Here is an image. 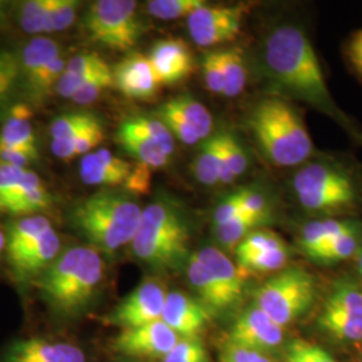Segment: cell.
I'll list each match as a JSON object with an SVG mask.
<instances>
[{
    "mask_svg": "<svg viewBox=\"0 0 362 362\" xmlns=\"http://www.w3.org/2000/svg\"><path fill=\"white\" fill-rule=\"evenodd\" d=\"M263 61L267 74L281 90L348 125L327 88L320 58L302 28L276 27L266 39Z\"/></svg>",
    "mask_w": 362,
    "mask_h": 362,
    "instance_id": "6da1fadb",
    "label": "cell"
},
{
    "mask_svg": "<svg viewBox=\"0 0 362 362\" xmlns=\"http://www.w3.org/2000/svg\"><path fill=\"white\" fill-rule=\"evenodd\" d=\"M104 274V259L100 251L89 245L69 247L39 275L37 287L52 310L74 317L93 302Z\"/></svg>",
    "mask_w": 362,
    "mask_h": 362,
    "instance_id": "7a4b0ae2",
    "label": "cell"
},
{
    "mask_svg": "<svg viewBox=\"0 0 362 362\" xmlns=\"http://www.w3.org/2000/svg\"><path fill=\"white\" fill-rule=\"evenodd\" d=\"M144 208L128 192L104 189L81 200L70 211L73 227L101 254L132 245Z\"/></svg>",
    "mask_w": 362,
    "mask_h": 362,
    "instance_id": "3957f363",
    "label": "cell"
},
{
    "mask_svg": "<svg viewBox=\"0 0 362 362\" xmlns=\"http://www.w3.org/2000/svg\"><path fill=\"white\" fill-rule=\"evenodd\" d=\"M189 242L191 227L184 208L163 196L144 208L132 251L151 269L173 270L189 258Z\"/></svg>",
    "mask_w": 362,
    "mask_h": 362,
    "instance_id": "277c9868",
    "label": "cell"
},
{
    "mask_svg": "<svg viewBox=\"0 0 362 362\" xmlns=\"http://www.w3.org/2000/svg\"><path fill=\"white\" fill-rule=\"evenodd\" d=\"M248 127L260 152L276 167H296L310 157L313 141L306 125L296 107L282 98L259 101Z\"/></svg>",
    "mask_w": 362,
    "mask_h": 362,
    "instance_id": "5b68a950",
    "label": "cell"
},
{
    "mask_svg": "<svg viewBox=\"0 0 362 362\" xmlns=\"http://www.w3.org/2000/svg\"><path fill=\"white\" fill-rule=\"evenodd\" d=\"M293 188L299 204L320 215L349 212L362 200L358 179L349 169L334 163H311L299 169Z\"/></svg>",
    "mask_w": 362,
    "mask_h": 362,
    "instance_id": "8992f818",
    "label": "cell"
},
{
    "mask_svg": "<svg viewBox=\"0 0 362 362\" xmlns=\"http://www.w3.org/2000/svg\"><path fill=\"white\" fill-rule=\"evenodd\" d=\"M133 0H97L88 7L82 27L91 42L113 52H132L145 31Z\"/></svg>",
    "mask_w": 362,
    "mask_h": 362,
    "instance_id": "52a82bcc",
    "label": "cell"
},
{
    "mask_svg": "<svg viewBox=\"0 0 362 362\" xmlns=\"http://www.w3.org/2000/svg\"><path fill=\"white\" fill-rule=\"evenodd\" d=\"M315 297L317 285L310 272L290 267L259 287L254 294V305L285 327L310 310Z\"/></svg>",
    "mask_w": 362,
    "mask_h": 362,
    "instance_id": "ba28073f",
    "label": "cell"
},
{
    "mask_svg": "<svg viewBox=\"0 0 362 362\" xmlns=\"http://www.w3.org/2000/svg\"><path fill=\"white\" fill-rule=\"evenodd\" d=\"M318 325L341 342L362 341V290L348 279L336 282L325 299Z\"/></svg>",
    "mask_w": 362,
    "mask_h": 362,
    "instance_id": "9c48e42d",
    "label": "cell"
},
{
    "mask_svg": "<svg viewBox=\"0 0 362 362\" xmlns=\"http://www.w3.org/2000/svg\"><path fill=\"white\" fill-rule=\"evenodd\" d=\"M248 13L246 4L203 6L188 18V31L194 43L212 47L231 42L240 33Z\"/></svg>",
    "mask_w": 362,
    "mask_h": 362,
    "instance_id": "30bf717a",
    "label": "cell"
},
{
    "mask_svg": "<svg viewBox=\"0 0 362 362\" xmlns=\"http://www.w3.org/2000/svg\"><path fill=\"white\" fill-rule=\"evenodd\" d=\"M167 294L160 281L148 278L117 305L107 317V322L122 330L160 321Z\"/></svg>",
    "mask_w": 362,
    "mask_h": 362,
    "instance_id": "8fae6325",
    "label": "cell"
},
{
    "mask_svg": "<svg viewBox=\"0 0 362 362\" xmlns=\"http://www.w3.org/2000/svg\"><path fill=\"white\" fill-rule=\"evenodd\" d=\"M284 339L285 327L272 321L257 305H252L235 320L228 344L264 354V351L278 348Z\"/></svg>",
    "mask_w": 362,
    "mask_h": 362,
    "instance_id": "7c38bea8",
    "label": "cell"
},
{
    "mask_svg": "<svg viewBox=\"0 0 362 362\" xmlns=\"http://www.w3.org/2000/svg\"><path fill=\"white\" fill-rule=\"evenodd\" d=\"M177 336L163 320L132 329H122L115 338L118 353L139 358H164L176 346Z\"/></svg>",
    "mask_w": 362,
    "mask_h": 362,
    "instance_id": "4fadbf2b",
    "label": "cell"
},
{
    "mask_svg": "<svg viewBox=\"0 0 362 362\" xmlns=\"http://www.w3.org/2000/svg\"><path fill=\"white\" fill-rule=\"evenodd\" d=\"M115 88L130 100L151 101L161 86L148 57L130 52L113 67Z\"/></svg>",
    "mask_w": 362,
    "mask_h": 362,
    "instance_id": "5bb4252c",
    "label": "cell"
},
{
    "mask_svg": "<svg viewBox=\"0 0 362 362\" xmlns=\"http://www.w3.org/2000/svg\"><path fill=\"white\" fill-rule=\"evenodd\" d=\"M211 317V311L197 298L170 291L167 294L161 320L180 338H196L207 327Z\"/></svg>",
    "mask_w": 362,
    "mask_h": 362,
    "instance_id": "9a60e30c",
    "label": "cell"
},
{
    "mask_svg": "<svg viewBox=\"0 0 362 362\" xmlns=\"http://www.w3.org/2000/svg\"><path fill=\"white\" fill-rule=\"evenodd\" d=\"M148 59L160 85H176L191 76L194 59L181 39H161L152 46Z\"/></svg>",
    "mask_w": 362,
    "mask_h": 362,
    "instance_id": "2e32d148",
    "label": "cell"
},
{
    "mask_svg": "<svg viewBox=\"0 0 362 362\" xmlns=\"http://www.w3.org/2000/svg\"><path fill=\"white\" fill-rule=\"evenodd\" d=\"M133 167L112 151L101 148L81 158L79 177L88 185L113 188L127 184Z\"/></svg>",
    "mask_w": 362,
    "mask_h": 362,
    "instance_id": "e0dca14e",
    "label": "cell"
},
{
    "mask_svg": "<svg viewBox=\"0 0 362 362\" xmlns=\"http://www.w3.org/2000/svg\"><path fill=\"white\" fill-rule=\"evenodd\" d=\"M4 362H86V356L81 348L67 342L30 338L13 344Z\"/></svg>",
    "mask_w": 362,
    "mask_h": 362,
    "instance_id": "ac0fdd59",
    "label": "cell"
},
{
    "mask_svg": "<svg viewBox=\"0 0 362 362\" xmlns=\"http://www.w3.org/2000/svg\"><path fill=\"white\" fill-rule=\"evenodd\" d=\"M194 254L211 272L219 286L220 291L233 309L242 300L245 294V274L216 247H203Z\"/></svg>",
    "mask_w": 362,
    "mask_h": 362,
    "instance_id": "d6986e66",
    "label": "cell"
},
{
    "mask_svg": "<svg viewBox=\"0 0 362 362\" xmlns=\"http://www.w3.org/2000/svg\"><path fill=\"white\" fill-rule=\"evenodd\" d=\"M61 252L62 240L52 227L37 243L13 258H8V263L19 279L38 278L42 272L50 267Z\"/></svg>",
    "mask_w": 362,
    "mask_h": 362,
    "instance_id": "ffe728a7",
    "label": "cell"
},
{
    "mask_svg": "<svg viewBox=\"0 0 362 362\" xmlns=\"http://www.w3.org/2000/svg\"><path fill=\"white\" fill-rule=\"evenodd\" d=\"M31 117V106L26 103L10 107L0 129V149L26 151L39 155L38 140Z\"/></svg>",
    "mask_w": 362,
    "mask_h": 362,
    "instance_id": "44dd1931",
    "label": "cell"
},
{
    "mask_svg": "<svg viewBox=\"0 0 362 362\" xmlns=\"http://www.w3.org/2000/svg\"><path fill=\"white\" fill-rule=\"evenodd\" d=\"M64 54L62 46L46 35L30 39L19 55L21 81L25 91L35 82L45 67Z\"/></svg>",
    "mask_w": 362,
    "mask_h": 362,
    "instance_id": "7402d4cb",
    "label": "cell"
},
{
    "mask_svg": "<svg viewBox=\"0 0 362 362\" xmlns=\"http://www.w3.org/2000/svg\"><path fill=\"white\" fill-rule=\"evenodd\" d=\"M106 66L109 65L97 52H81L74 55L67 61L65 73L57 83L55 94L73 100L83 83Z\"/></svg>",
    "mask_w": 362,
    "mask_h": 362,
    "instance_id": "603a6c76",
    "label": "cell"
},
{
    "mask_svg": "<svg viewBox=\"0 0 362 362\" xmlns=\"http://www.w3.org/2000/svg\"><path fill=\"white\" fill-rule=\"evenodd\" d=\"M116 141L133 156L139 164L148 168H165L170 161V156L158 144L130 129L124 122H121L117 129Z\"/></svg>",
    "mask_w": 362,
    "mask_h": 362,
    "instance_id": "cb8c5ba5",
    "label": "cell"
},
{
    "mask_svg": "<svg viewBox=\"0 0 362 362\" xmlns=\"http://www.w3.org/2000/svg\"><path fill=\"white\" fill-rule=\"evenodd\" d=\"M187 276L189 285L197 294V299L211 311L212 315L231 309L223 293L220 291L216 281L194 252L187 260Z\"/></svg>",
    "mask_w": 362,
    "mask_h": 362,
    "instance_id": "d4e9b609",
    "label": "cell"
},
{
    "mask_svg": "<svg viewBox=\"0 0 362 362\" xmlns=\"http://www.w3.org/2000/svg\"><path fill=\"white\" fill-rule=\"evenodd\" d=\"M50 228H52V221L45 215H31L13 220L6 233L7 258H13L37 243Z\"/></svg>",
    "mask_w": 362,
    "mask_h": 362,
    "instance_id": "484cf974",
    "label": "cell"
},
{
    "mask_svg": "<svg viewBox=\"0 0 362 362\" xmlns=\"http://www.w3.org/2000/svg\"><path fill=\"white\" fill-rule=\"evenodd\" d=\"M358 226L349 220L324 219L308 223L302 233L299 245L305 254L329 245L344 233L357 231Z\"/></svg>",
    "mask_w": 362,
    "mask_h": 362,
    "instance_id": "4316f807",
    "label": "cell"
},
{
    "mask_svg": "<svg viewBox=\"0 0 362 362\" xmlns=\"http://www.w3.org/2000/svg\"><path fill=\"white\" fill-rule=\"evenodd\" d=\"M42 184L45 182L34 170L0 163V214H4L18 196Z\"/></svg>",
    "mask_w": 362,
    "mask_h": 362,
    "instance_id": "83f0119b",
    "label": "cell"
},
{
    "mask_svg": "<svg viewBox=\"0 0 362 362\" xmlns=\"http://www.w3.org/2000/svg\"><path fill=\"white\" fill-rule=\"evenodd\" d=\"M105 129L103 121L100 119L88 129L82 130L71 139L58 140L50 143L52 155L64 161H71L79 156H86L97 151V148L104 143Z\"/></svg>",
    "mask_w": 362,
    "mask_h": 362,
    "instance_id": "f1b7e54d",
    "label": "cell"
},
{
    "mask_svg": "<svg viewBox=\"0 0 362 362\" xmlns=\"http://www.w3.org/2000/svg\"><path fill=\"white\" fill-rule=\"evenodd\" d=\"M248 168L242 144L230 132H220V184H231Z\"/></svg>",
    "mask_w": 362,
    "mask_h": 362,
    "instance_id": "f546056e",
    "label": "cell"
},
{
    "mask_svg": "<svg viewBox=\"0 0 362 362\" xmlns=\"http://www.w3.org/2000/svg\"><path fill=\"white\" fill-rule=\"evenodd\" d=\"M165 104L168 105L170 109H173L179 116L182 117L197 132L202 141L212 136V116L202 103H199L189 95H179L170 98Z\"/></svg>",
    "mask_w": 362,
    "mask_h": 362,
    "instance_id": "4dcf8cb0",
    "label": "cell"
},
{
    "mask_svg": "<svg viewBox=\"0 0 362 362\" xmlns=\"http://www.w3.org/2000/svg\"><path fill=\"white\" fill-rule=\"evenodd\" d=\"M194 176L203 185L220 182V132L204 140L194 163Z\"/></svg>",
    "mask_w": 362,
    "mask_h": 362,
    "instance_id": "1f68e13d",
    "label": "cell"
},
{
    "mask_svg": "<svg viewBox=\"0 0 362 362\" xmlns=\"http://www.w3.org/2000/svg\"><path fill=\"white\" fill-rule=\"evenodd\" d=\"M220 61L223 69V95L238 97L246 86V65L245 57L239 47L220 50Z\"/></svg>",
    "mask_w": 362,
    "mask_h": 362,
    "instance_id": "d6a6232c",
    "label": "cell"
},
{
    "mask_svg": "<svg viewBox=\"0 0 362 362\" xmlns=\"http://www.w3.org/2000/svg\"><path fill=\"white\" fill-rule=\"evenodd\" d=\"M269 216L242 214L238 218L230 220L221 226L215 227L216 239L221 246L230 250H236L247 236L252 231L258 230L259 226L266 223Z\"/></svg>",
    "mask_w": 362,
    "mask_h": 362,
    "instance_id": "836d02e7",
    "label": "cell"
},
{
    "mask_svg": "<svg viewBox=\"0 0 362 362\" xmlns=\"http://www.w3.org/2000/svg\"><path fill=\"white\" fill-rule=\"evenodd\" d=\"M16 19L22 31L28 35L43 37L50 34L49 0H26L19 3Z\"/></svg>",
    "mask_w": 362,
    "mask_h": 362,
    "instance_id": "e575fe53",
    "label": "cell"
},
{
    "mask_svg": "<svg viewBox=\"0 0 362 362\" xmlns=\"http://www.w3.org/2000/svg\"><path fill=\"white\" fill-rule=\"evenodd\" d=\"M101 118L89 110H74L66 112L55 117L50 124L49 134L52 141L67 140L74 137L82 130L88 129Z\"/></svg>",
    "mask_w": 362,
    "mask_h": 362,
    "instance_id": "d590c367",
    "label": "cell"
},
{
    "mask_svg": "<svg viewBox=\"0 0 362 362\" xmlns=\"http://www.w3.org/2000/svg\"><path fill=\"white\" fill-rule=\"evenodd\" d=\"M130 129L143 134L145 137L158 144L170 157L176 151V143L173 134L157 117L134 116L128 117L122 121Z\"/></svg>",
    "mask_w": 362,
    "mask_h": 362,
    "instance_id": "8d00e7d4",
    "label": "cell"
},
{
    "mask_svg": "<svg viewBox=\"0 0 362 362\" xmlns=\"http://www.w3.org/2000/svg\"><path fill=\"white\" fill-rule=\"evenodd\" d=\"M358 245H360V239H358V230H357V231L344 233L336 238L333 242H330L329 245L321 247L315 251H311L306 255L320 263H337L358 254L360 251Z\"/></svg>",
    "mask_w": 362,
    "mask_h": 362,
    "instance_id": "74e56055",
    "label": "cell"
},
{
    "mask_svg": "<svg viewBox=\"0 0 362 362\" xmlns=\"http://www.w3.org/2000/svg\"><path fill=\"white\" fill-rule=\"evenodd\" d=\"M206 4L204 0H151L146 3V11L160 21H177L188 19Z\"/></svg>",
    "mask_w": 362,
    "mask_h": 362,
    "instance_id": "f35d334b",
    "label": "cell"
},
{
    "mask_svg": "<svg viewBox=\"0 0 362 362\" xmlns=\"http://www.w3.org/2000/svg\"><path fill=\"white\" fill-rule=\"evenodd\" d=\"M287 260H288V248L287 246L279 247V248L262 251L247 258L239 259L238 267L243 274L279 272L285 267Z\"/></svg>",
    "mask_w": 362,
    "mask_h": 362,
    "instance_id": "ab89813d",
    "label": "cell"
},
{
    "mask_svg": "<svg viewBox=\"0 0 362 362\" xmlns=\"http://www.w3.org/2000/svg\"><path fill=\"white\" fill-rule=\"evenodd\" d=\"M22 85L19 55L8 50H0V107L13 98L16 88Z\"/></svg>",
    "mask_w": 362,
    "mask_h": 362,
    "instance_id": "60d3db41",
    "label": "cell"
},
{
    "mask_svg": "<svg viewBox=\"0 0 362 362\" xmlns=\"http://www.w3.org/2000/svg\"><path fill=\"white\" fill-rule=\"evenodd\" d=\"M112 86H115L113 69L106 66L83 83V86L73 97V101L79 106H88L100 100L105 91Z\"/></svg>",
    "mask_w": 362,
    "mask_h": 362,
    "instance_id": "b9f144b4",
    "label": "cell"
},
{
    "mask_svg": "<svg viewBox=\"0 0 362 362\" xmlns=\"http://www.w3.org/2000/svg\"><path fill=\"white\" fill-rule=\"evenodd\" d=\"M155 117H157L160 121H163V124L168 128L169 132L173 134V137L177 139L181 143L194 145L202 141L197 132L173 109H170L168 105H161L156 110Z\"/></svg>",
    "mask_w": 362,
    "mask_h": 362,
    "instance_id": "7bdbcfd3",
    "label": "cell"
},
{
    "mask_svg": "<svg viewBox=\"0 0 362 362\" xmlns=\"http://www.w3.org/2000/svg\"><path fill=\"white\" fill-rule=\"evenodd\" d=\"M285 246L286 243L284 242V239L281 236H278L276 233L258 228L250 233L246 239L236 247L235 254H236V259L239 260V259L255 255L262 251Z\"/></svg>",
    "mask_w": 362,
    "mask_h": 362,
    "instance_id": "ee69618b",
    "label": "cell"
},
{
    "mask_svg": "<svg viewBox=\"0 0 362 362\" xmlns=\"http://www.w3.org/2000/svg\"><path fill=\"white\" fill-rule=\"evenodd\" d=\"M81 3L77 0H49L50 34L62 33L74 25Z\"/></svg>",
    "mask_w": 362,
    "mask_h": 362,
    "instance_id": "f6af8a7d",
    "label": "cell"
},
{
    "mask_svg": "<svg viewBox=\"0 0 362 362\" xmlns=\"http://www.w3.org/2000/svg\"><path fill=\"white\" fill-rule=\"evenodd\" d=\"M163 362H209L207 349L199 337L180 338Z\"/></svg>",
    "mask_w": 362,
    "mask_h": 362,
    "instance_id": "bcb514c9",
    "label": "cell"
},
{
    "mask_svg": "<svg viewBox=\"0 0 362 362\" xmlns=\"http://www.w3.org/2000/svg\"><path fill=\"white\" fill-rule=\"evenodd\" d=\"M287 362H338L326 350L305 339H296L286 350Z\"/></svg>",
    "mask_w": 362,
    "mask_h": 362,
    "instance_id": "7dc6e473",
    "label": "cell"
},
{
    "mask_svg": "<svg viewBox=\"0 0 362 362\" xmlns=\"http://www.w3.org/2000/svg\"><path fill=\"white\" fill-rule=\"evenodd\" d=\"M202 71H203L204 83H206L208 90L214 94L223 95L224 81H223L220 52H208L203 55Z\"/></svg>",
    "mask_w": 362,
    "mask_h": 362,
    "instance_id": "c3c4849f",
    "label": "cell"
},
{
    "mask_svg": "<svg viewBox=\"0 0 362 362\" xmlns=\"http://www.w3.org/2000/svg\"><path fill=\"white\" fill-rule=\"evenodd\" d=\"M242 214L246 212L243 211V189H239L236 192L227 194L214 209V226H221L230 220L238 218Z\"/></svg>",
    "mask_w": 362,
    "mask_h": 362,
    "instance_id": "681fc988",
    "label": "cell"
},
{
    "mask_svg": "<svg viewBox=\"0 0 362 362\" xmlns=\"http://www.w3.org/2000/svg\"><path fill=\"white\" fill-rule=\"evenodd\" d=\"M151 176H152V169L137 163V165H134L132 169V173L127 184L124 185L127 192L129 194H148L151 188V179H152Z\"/></svg>",
    "mask_w": 362,
    "mask_h": 362,
    "instance_id": "f907efd6",
    "label": "cell"
},
{
    "mask_svg": "<svg viewBox=\"0 0 362 362\" xmlns=\"http://www.w3.org/2000/svg\"><path fill=\"white\" fill-rule=\"evenodd\" d=\"M220 362H272L263 353L228 344L220 357Z\"/></svg>",
    "mask_w": 362,
    "mask_h": 362,
    "instance_id": "816d5d0a",
    "label": "cell"
},
{
    "mask_svg": "<svg viewBox=\"0 0 362 362\" xmlns=\"http://www.w3.org/2000/svg\"><path fill=\"white\" fill-rule=\"evenodd\" d=\"M243 211L251 215L269 216L267 197L257 189L243 188Z\"/></svg>",
    "mask_w": 362,
    "mask_h": 362,
    "instance_id": "f5cc1de1",
    "label": "cell"
},
{
    "mask_svg": "<svg viewBox=\"0 0 362 362\" xmlns=\"http://www.w3.org/2000/svg\"><path fill=\"white\" fill-rule=\"evenodd\" d=\"M39 155L26 152V151H16V149H0V163L8 164L19 168H27L35 161H38Z\"/></svg>",
    "mask_w": 362,
    "mask_h": 362,
    "instance_id": "db71d44e",
    "label": "cell"
},
{
    "mask_svg": "<svg viewBox=\"0 0 362 362\" xmlns=\"http://www.w3.org/2000/svg\"><path fill=\"white\" fill-rule=\"evenodd\" d=\"M348 58L356 73L362 77V30L357 31L353 38L350 39Z\"/></svg>",
    "mask_w": 362,
    "mask_h": 362,
    "instance_id": "11a10c76",
    "label": "cell"
},
{
    "mask_svg": "<svg viewBox=\"0 0 362 362\" xmlns=\"http://www.w3.org/2000/svg\"><path fill=\"white\" fill-rule=\"evenodd\" d=\"M7 248V236L4 231L0 228V255L3 254V251H6Z\"/></svg>",
    "mask_w": 362,
    "mask_h": 362,
    "instance_id": "9f6ffc18",
    "label": "cell"
},
{
    "mask_svg": "<svg viewBox=\"0 0 362 362\" xmlns=\"http://www.w3.org/2000/svg\"><path fill=\"white\" fill-rule=\"evenodd\" d=\"M357 264H358V272H360V275H361L362 279V248H360V251H358V259H357Z\"/></svg>",
    "mask_w": 362,
    "mask_h": 362,
    "instance_id": "6f0895ef",
    "label": "cell"
},
{
    "mask_svg": "<svg viewBox=\"0 0 362 362\" xmlns=\"http://www.w3.org/2000/svg\"><path fill=\"white\" fill-rule=\"evenodd\" d=\"M362 362V361H361Z\"/></svg>",
    "mask_w": 362,
    "mask_h": 362,
    "instance_id": "680465c9",
    "label": "cell"
}]
</instances>
